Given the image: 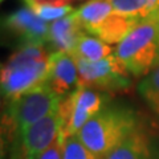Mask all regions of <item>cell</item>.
Listing matches in <instances>:
<instances>
[{"label":"cell","instance_id":"1","mask_svg":"<svg viewBox=\"0 0 159 159\" xmlns=\"http://www.w3.org/2000/svg\"><path fill=\"white\" fill-rule=\"evenodd\" d=\"M141 125V116L133 106L110 101L81 129L77 137L93 157L105 159Z\"/></svg>","mask_w":159,"mask_h":159},{"label":"cell","instance_id":"2","mask_svg":"<svg viewBox=\"0 0 159 159\" xmlns=\"http://www.w3.org/2000/svg\"><path fill=\"white\" fill-rule=\"evenodd\" d=\"M52 53L47 45H25L8 57L0 72L2 96L7 103L48 82Z\"/></svg>","mask_w":159,"mask_h":159},{"label":"cell","instance_id":"3","mask_svg":"<svg viewBox=\"0 0 159 159\" xmlns=\"http://www.w3.org/2000/svg\"><path fill=\"white\" fill-rule=\"evenodd\" d=\"M116 56L133 77L142 78L159 65V12L141 20L116 45Z\"/></svg>","mask_w":159,"mask_h":159},{"label":"cell","instance_id":"4","mask_svg":"<svg viewBox=\"0 0 159 159\" xmlns=\"http://www.w3.org/2000/svg\"><path fill=\"white\" fill-rule=\"evenodd\" d=\"M61 99L45 82L8 102L3 114V129L6 127L7 137L15 141L28 127L58 110Z\"/></svg>","mask_w":159,"mask_h":159},{"label":"cell","instance_id":"5","mask_svg":"<svg viewBox=\"0 0 159 159\" xmlns=\"http://www.w3.org/2000/svg\"><path fill=\"white\" fill-rule=\"evenodd\" d=\"M84 31L106 44H119L139 20L118 13L109 0H88L74 11Z\"/></svg>","mask_w":159,"mask_h":159},{"label":"cell","instance_id":"6","mask_svg":"<svg viewBox=\"0 0 159 159\" xmlns=\"http://www.w3.org/2000/svg\"><path fill=\"white\" fill-rule=\"evenodd\" d=\"M110 101L109 94L78 85L60 103L58 111L62 126L58 139L65 142V139L77 135L81 129Z\"/></svg>","mask_w":159,"mask_h":159},{"label":"cell","instance_id":"7","mask_svg":"<svg viewBox=\"0 0 159 159\" xmlns=\"http://www.w3.org/2000/svg\"><path fill=\"white\" fill-rule=\"evenodd\" d=\"M78 68V85L90 88L111 96L131 86V74L125 65L114 56L101 61H85L76 58Z\"/></svg>","mask_w":159,"mask_h":159},{"label":"cell","instance_id":"8","mask_svg":"<svg viewBox=\"0 0 159 159\" xmlns=\"http://www.w3.org/2000/svg\"><path fill=\"white\" fill-rule=\"evenodd\" d=\"M49 27L51 23L37 17L27 7L13 11L3 19L4 31L17 43L19 48L25 45H47Z\"/></svg>","mask_w":159,"mask_h":159},{"label":"cell","instance_id":"9","mask_svg":"<svg viewBox=\"0 0 159 159\" xmlns=\"http://www.w3.org/2000/svg\"><path fill=\"white\" fill-rule=\"evenodd\" d=\"M61 126V116L60 111L56 110L51 116L28 127L19 137L24 159H39L60 138Z\"/></svg>","mask_w":159,"mask_h":159},{"label":"cell","instance_id":"10","mask_svg":"<svg viewBox=\"0 0 159 159\" xmlns=\"http://www.w3.org/2000/svg\"><path fill=\"white\" fill-rule=\"evenodd\" d=\"M78 82L76 58L66 52H53L51 73L48 78V85L52 88V90L64 98L78 86Z\"/></svg>","mask_w":159,"mask_h":159},{"label":"cell","instance_id":"11","mask_svg":"<svg viewBox=\"0 0 159 159\" xmlns=\"http://www.w3.org/2000/svg\"><path fill=\"white\" fill-rule=\"evenodd\" d=\"M84 33L85 31L73 12L65 17L51 23L48 44L52 49H54L53 52L70 53L76 47L78 39Z\"/></svg>","mask_w":159,"mask_h":159},{"label":"cell","instance_id":"12","mask_svg":"<svg viewBox=\"0 0 159 159\" xmlns=\"http://www.w3.org/2000/svg\"><path fill=\"white\" fill-rule=\"evenodd\" d=\"M105 159H155L151 134L141 125Z\"/></svg>","mask_w":159,"mask_h":159},{"label":"cell","instance_id":"13","mask_svg":"<svg viewBox=\"0 0 159 159\" xmlns=\"http://www.w3.org/2000/svg\"><path fill=\"white\" fill-rule=\"evenodd\" d=\"M114 51L116 48H113L110 44H106L101 39L85 32L78 39L70 54L74 58L85 60V61H101V60L111 57Z\"/></svg>","mask_w":159,"mask_h":159},{"label":"cell","instance_id":"14","mask_svg":"<svg viewBox=\"0 0 159 159\" xmlns=\"http://www.w3.org/2000/svg\"><path fill=\"white\" fill-rule=\"evenodd\" d=\"M118 13L143 20L159 12V0H109Z\"/></svg>","mask_w":159,"mask_h":159},{"label":"cell","instance_id":"15","mask_svg":"<svg viewBox=\"0 0 159 159\" xmlns=\"http://www.w3.org/2000/svg\"><path fill=\"white\" fill-rule=\"evenodd\" d=\"M137 92L148 109L159 116V65L141 78L137 85Z\"/></svg>","mask_w":159,"mask_h":159},{"label":"cell","instance_id":"16","mask_svg":"<svg viewBox=\"0 0 159 159\" xmlns=\"http://www.w3.org/2000/svg\"><path fill=\"white\" fill-rule=\"evenodd\" d=\"M62 159H94L92 152L84 146L77 135L65 139L62 147Z\"/></svg>","mask_w":159,"mask_h":159},{"label":"cell","instance_id":"17","mask_svg":"<svg viewBox=\"0 0 159 159\" xmlns=\"http://www.w3.org/2000/svg\"><path fill=\"white\" fill-rule=\"evenodd\" d=\"M21 2L29 9L37 7H60L72 4V0H21Z\"/></svg>","mask_w":159,"mask_h":159},{"label":"cell","instance_id":"18","mask_svg":"<svg viewBox=\"0 0 159 159\" xmlns=\"http://www.w3.org/2000/svg\"><path fill=\"white\" fill-rule=\"evenodd\" d=\"M62 147L64 142L57 139L39 159H62Z\"/></svg>","mask_w":159,"mask_h":159},{"label":"cell","instance_id":"19","mask_svg":"<svg viewBox=\"0 0 159 159\" xmlns=\"http://www.w3.org/2000/svg\"><path fill=\"white\" fill-rule=\"evenodd\" d=\"M8 159H24V157H23V148H21V142H20L19 137L13 141V145L11 147V152H9V158Z\"/></svg>","mask_w":159,"mask_h":159},{"label":"cell","instance_id":"20","mask_svg":"<svg viewBox=\"0 0 159 159\" xmlns=\"http://www.w3.org/2000/svg\"><path fill=\"white\" fill-rule=\"evenodd\" d=\"M94 159H101V158H96V157H94Z\"/></svg>","mask_w":159,"mask_h":159},{"label":"cell","instance_id":"21","mask_svg":"<svg viewBox=\"0 0 159 159\" xmlns=\"http://www.w3.org/2000/svg\"><path fill=\"white\" fill-rule=\"evenodd\" d=\"M2 2H3V0H2Z\"/></svg>","mask_w":159,"mask_h":159}]
</instances>
